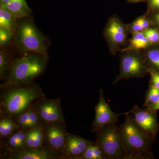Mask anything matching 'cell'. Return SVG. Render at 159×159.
Instances as JSON below:
<instances>
[{
	"mask_svg": "<svg viewBox=\"0 0 159 159\" xmlns=\"http://www.w3.org/2000/svg\"><path fill=\"white\" fill-rule=\"evenodd\" d=\"M1 151L18 152L27 148L26 131L19 128L13 133L0 140Z\"/></svg>",
	"mask_w": 159,
	"mask_h": 159,
	"instance_id": "5bb4252c",
	"label": "cell"
},
{
	"mask_svg": "<svg viewBox=\"0 0 159 159\" xmlns=\"http://www.w3.org/2000/svg\"><path fill=\"white\" fill-rule=\"evenodd\" d=\"M29 108L12 118L19 128L25 131H27L28 129L29 122Z\"/></svg>",
	"mask_w": 159,
	"mask_h": 159,
	"instance_id": "cb8c5ba5",
	"label": "cell"
},
{
	"mask_svg": "<svg viewBox=\"0 0 159 159\" xmlns=\"http://www.w3.org/2000/svg\"><path fill=\"white\" fill-rule=\"evenodd\" d=\"M148 2L151 8L159 9V0H148Z\"/></svg>",
	"mask_w": 159,
	"mask_h": 159,
	"instance_id": "f546056e",
	"label": "cell"
},
{
	"mask_svg": "<svg viewBox=\"0 0 159 159\" xmlns=\"http://www.w3.org/2000/svg\"><path fill=\"white\" fill-rule=\"evenodd\" d=\"M43 125V147L64 159L61 152L68 133L66 123L57 122Z\"/></svg>",
	"mask_w": 159,
	"mask_h": 159,
	"instance_id": "9c48e42d",
	"label": "cell"
},
{
	"mask_svg": "<svg viewBox=\"0 0 159 159\" xmlns=\"http://www.w3.org/2000/svg\"><path fill=\"white\" fill-rule=\"evenodd\" d=\"M16 20L12 15L2 6H0V28L14 31Z\"/></svg>",
	"mask_w": 159,
	"mask_h": 159,
	"instance_id": "ffe728a7",
	"label": "cell"
},
{
	"mask_svg": "<svg viewBox=\"0 0 159 159\" xmlns=\"http://www.w3.org/2000/svg\"><path fill=\"white\" fill-rule=\"evenodd\" d=\"M119 126L125 156L124 159H147L152 157L151 147L154 138L143 130L130 114Z\"/></svg>",
	"mask_w": 159,
	"mask_h": 159,
	"instance_id": "7a4b0ae2",
	"label": "cell"
},
{
	"mask_svg": "<svg viewBox=\"0 0 159 159\" xmlns=\"http://www.w3.org/2000/svg\"><path fill=\"white\" fill-rule=\"evenodd\" d=\"M19 128L13 118L0 116V139L8 137Z\"/></svg>",
	"mask_w": 159,
	"mask_h": 159,
	"instance_id": "d6986e66",
	"label": "cell"
},
{
	"mask_svg": "<svg viewBox=\"0 0 159 159\" xmlns=\"http://www.w3.org/2000/svg\"><path fill=\"white\" fill-rule=\"evenodd\" d=\"M119 57L120 71L113 82L114 84L122 80L142 78L148 74L143 51H125L121 53Z\"/></svg>",
	"mask_w": 159,
	"mask_h": 159,
	"instance_id": "8992f818",
	"label": "cell"
},
{
	"mask_svg": "<svg viewBox=\"0 0 159 159\" xmlns=\"http://www.w3.org/2000/svg\"><path fill=\"white\" fill-rule=\"evenodd\" d=\"M134 21L139 24V25H142L145 29V30L148 29V28H150V26L152 24L149 18L145 15L139 16Z\"/></svg>",
	"mask_w": 159,
	"mask_h": 159,
	"instance_id": "f1b7e54d",
	"label": "cell"
},
{
	"mask_svg": "<svg viewBox=\"0 0 159 159\" xmlns=\"http://www.w3.org/2000/svg\"><path fill=\"white\" fill-rule=\"evenodd\" d=\"M0 88V116L13 118L38 99L46 97L41 87L34 82Z\"/></svg>",
	"mask_w": 159,
	"mask_h": 159,
	"instance_id": "6da1fadb",
	"label": "cell"
},
{
	"mask_svg": "<svg viewBox=\"0 0 159 159\" xmlns=\"http://www.w3.org/2000/svg\"><path fill=\"white\" fill-rule=\"evenodd\" d=\"M148 74L150 76V85L159 89V72L148 68Z\"/></svg>",
	"mask_w": 159,
	"mask_h": 159,
	"instance_id": "4316f807",
	"label": "cell"
},
{
	"mask_svg": "<svg viewBox=\"0 0 159 159\" xmlns=\"http://www.w3.org/2000/svg\"><path fill=\"white\" fill-rule=\"evenodd\" d=\"M152 45L146 38L143 31L132 34L128 44L120 52L126 51H141Z\"/></svg>",
	"mask_w": 159,
	"mask_h": 159,
	"instance_id": "2e32d148",
	"label": "cell"
},
{
	"mask_svg": "<svg viewBox=\"0 0 159 159\" xmlns=\"http://www.w3.org/2000/svg\"><path fill=\"white\" fill-rule=\"evenodd\" d=\"M34 108L43 125L51 123H66L61 106V99H38L33 103Z\"/></svg>",
	"mask_w": 159,
	"mask_h": 159,
	"instance_id": "ba28073f",
	"label": "cell"
},
{
	"mask_svg": "<svg viewBox=\"0 0 159 159\" xmlns=\"http://www.w3.org/2000/svg\"><path fill=\"white\" fill-rule=\"evenodd\" d=\"M159 101V89L149 85L145 95V101L143 104L144 107H148Z\"/></svg>",
	"mask_w": 159,
	"mask_h": 159,
	"instance_id": "603a6c76",
	"label": "cell"
},
{
	"mask_svg": "<svg viewBox=\"0 0 159 159\" xmlns=\"http://www.w3.org/2000/svg\"><path fill=\"white\" fill-rule=\"evenodd\" d=\"M16 36V44L23 52L41 54L48 59L45 37L34 23L23 22L18 28Z\"/></svg>",
	"mask_w": 159,
	"mask_h": 159,
	"instance_id": "277c9868",
	"label": "cell"
},
{
	"mask_svg": "<svg viewBox=\"0 0 159 159\" xmlns=\"http://www.w3.org/2000/svg\"><path fill=\"white\" fill-rule=\"evenodd\" d=\"M128 1L131 2H141L143 0H128Z\"/></svg>",
	"mask_w": 159,
	"mask_h": 159,
	"instance_id": "d6a6232c",
	"label": "cell"
},
{
	"mask_svg": "<svg viewBox=\"0 0 159 159\" xmlns=\"http://www.w3.org/2000/svg\"><path fill=\"white\" fill-rule=\"evenodd\" d=\"M96 142L107 159H124V146L120 127L116 123L105 125L97 131Z\"/></svg>",
	"mask_w": 159,
	"mask_h": 159,
	"instance_id": "5b68a950",
	"label": "cell"
},
{
	"mask_svg": "<svg viewBox=\"0 0 159 159\" xmlns=\"http://www.w3.org/2000/svg\"><path fill=\"white\" fill-rule=\"evenodd\" d=\"M146 38L152 45L159 43V31L154 28H149L143 31Z\"/></svg>",
	"mask_w": 159,
	"mask_h": 159,
	"instance_id": "d4e9b609",
	"label": "cell"
},
{
	"mask_svg": "<svg viewBox=\"0 0 159 159\" xmlns=\"http://www.w3.org/2000/svg\"><path fill=\"white\" fill-rule=\"evenodd\" d=\"M150 20L151 23H154L159 27V12L154 14L152 18V20Z\"/></svg>",
	"mask_w": 159,
	"mask_h": 159,
	"instance_id": "4dcf8cb0",
	"label": "cell"
},
{
	"mask_svg": "<svg viewBox=\"0 0 159 159\" xmlns=\"http://www.w3.org/2000/svg\"><path fill=\"white\" fill-rule=\"evenodd\" d=\"M152 46L143 50V54L148 68L159 72V48Z\"/></svg>",
	"mask_w": 159,
	"mask_h": 159,
	"instance_id": "ac0fdd59",
	"label": "cell"
},
{
	"mask_svg": "<svg viewBox=\"0 0 159 159\" xmlns=\"http://www.w3.org/2000/svg\"><path fill=\"white\" fill-rule=\"evenodd\" d=\"M99 99L95 107V117L91 125L92 132L96 133L105 125L117 123L119 114L114 113L106 101L102 89L99 91Z\"/></svg>",
	"mask_w": 159,
	"mask_h": 159,
	"instance_id": "30bf717a",
	"label": "cell"
},
{
	"mask_svg": "<svg viewBox=\"0 0 159 159\" xmlns=\"http://www.w3.org/2000/svg\"><path fill=\"white\" fill-rule=\"evenodd\" d=\"M93 142L68 132L63 147L64 159H78Z\"/></svg>",
	"mask_w": 159,
	"mask_h": 159,
	"instance_id": "7c38bea8",
	"label": "cell"
},
{
	"mask_svg": "<svg viewBox=\"0 0 159 159\" xmlns=\"http://www.w3.org/2000/svg\"><path fill=\"white\" fill-rule=\"evenodd\" d=\"M13 32L0 28V45L1 47L8 44L12 36Z\"/></svg>",
	"mask_w": 159,
	"mask_h": 159,
	"instance_id": "484cf974",
	"label": "cell"
},
{
	"mask_svg": "<svg viewBox=\"0 0 159 159\" xmlns=\"http://www.w3.org/2000/svg\"><path fill=\"white\" fill-rule=\"evenodd\" d=\"M78 159H107L103 151L96 142L89 145Z\"/></svg>",
	"mask_w": 159,
	"mask_h": 159,
	"instance_id": "44dd1931",
	"label": "cell"
},
{
	"mask_svg": "<svg viewBox=\"0 0 159 159\" xmlns=\"http://www.w3.org/2000/svg\"><path fill=\"white\" fill-rule=\"evenodd\" d=\"M127 28L129 33L133 34L138 32H142L145 30V29L136 22L134 21L127 25Z\"/></svg>",
	"mask_w": 159,
	"mask_h": 159,
	"instance_id": "83f0119b",
	"label": "cell"
},
{
	"mask_svg": "<svg viewBox=\"0 0 159 159\" xmlns=\"http://www.w3.org/2000/svg\"><path fill=\"white\" fill-rule=\"evenodd\" d=\"M0 158L6 159H63L44 147L27 148L18 152L1 151Z\"/></svg>",
	"mask_w": 159,
	"mask_h": 159,
	"instance_id": "4fadbf2b",
	"label": "cell"
},
{
	"mask_svg": "<svg viewBox=\"0 0 159 159\" xmlns=\"http://www.w3.org/2000/svg\"><path fill=\"white\" fill-rule=\"evenodd\" d=\"M12 63L9 55L3 51H0V78L1 80H5L8 77Z\"/></svg>",
	"mask_w": 159,
	"mask_h": 159,
	"instance_id": "7402d4cb",
	"label": "cell"
},
{
	"mask_svg": "<svg viewBox=\"0 0 159 159\" xmlns=\"http://www.w3.org/2000/svg\"><path fill=\"white\" fill-rule=\"evenodd\" d=\"M16 19L23 18L29 16L31 9L25 0H10L6 5H1Z\"/></svg>",
	"mask_w": 159,
	"mask_h": 159,
	"instance_id": "9a60e30c",
	"label": "cell"
},
{
	"mask_svg": "<svg viewBox=\"0 0 159 159\" xmlns=\"http://www.w3.org/2000/svg\"><path fill=\"white\" fill-rule=\"evenodd\" d=\"M48 59L41 54L33 53L14 60L7 79L0 87L25 85L34 82L44 73Z\"/></svg>",
	"mask_w": 159,
	"mask_h": 159,
	"instance_id": "3957f363",
	"label": "cell"
},
{
	"mask_svg": "<svg viewBox=\"0 0 159 159\" xmlns=\"http://www.w3.org/2000/svg\"><path fill=\"white\" fill-rule=\"evenodd\" d=\"M129 33L127 25L119 16L113 15L108 19L103 31V35L111 54L120 52L126 44H128Z\"/></svg>",
	"mask_w": 159,
	"mask_h": 159,
	"instance_id": "52a82bcc",
	"label": "cell"
},
{
	"mask_svg": "<svg viewBox=\"0 0 159 159\" xmlns=\"http://www.w3.org/2000/svg\"><path fill=\"white\" fill-rule=\"evenodd\" d=\"M126 114L132 115L138 125L143 130L154 138L159 127L157 120L156 112L150 110L147 107L141 108L136 105L131 110L120 115Z\"/></svg>",
	"mask_w": 159,
	"mask_h": 159,
	"instance_id": "8fae6325",
	"label": "cell"
},
{
	"mask_svg": "<svg viewBox=\"0 0 159 159\" xmlns=\"http://www.w3.org/2000/svg\"><path fill=\"white\" fill-rule=\"evenodd\" d=\"M43 125H38L34 128L26 131V142L27 148L43 147Z\"/></svg>",
	"mask_w": 159,
	"mask_h": 159,
	"instance_id": "e0dca14e",
	"label": "cell"
},
{
	"mask_svg": "<svg viewBox=\"0 0 159 159\" xmlns=\"http://www.w3.org/2000/svg\"><path fill=\"white\" fill-rule=\"evenodd\" d=\"M147 108L149 109L150 110L153 111L157 112V111L159 110V101L155 104Z\"/></svg>",
	"mask_w": 159,
	"mask_h": 159,
	"instance_id": "1f68e13d",
	"label": "cell"
}]
</instances>
